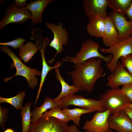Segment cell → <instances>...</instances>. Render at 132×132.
<instances>
[{
    "mask_svg": "<svg viewBox=\"0 0 132 132\" xmlns=\"http://www.w3.org/2000/svg\"><path fill=\"white\" fill-rule=\"evenodd\" d=\"M107 78L106 86L111 88H118L121 86L132 84V75L119 61L113 72L109 75Z\"/></svg>",
    "mask_w": 132,
    "mask_h": 132,
    "instance_id": "obj_10",
    "label": "cell"
},
{
    "mask_svg": "<svg viewBox=\"0 0 132 132\" xmlns=\"http://www.w3.org/2000/svg\"><path fill=\"white\" fill-rule=\"evenodd\" d=\"M105 30L102 38L105 45L108 47L120 41L119 33L111 18L109 16L105 19Z\"/></svg>",
    "mask_w": 132,
    "mask_h": 132,
    "instance_id": "obj_15",
    "label": "cell"
},
{
    "mask_svg": "<svg viewBox=\"0 0 132 132\" xmlns=\"http://www.w3.org/2000/svg\"><path fill=\"white\" fill-rule=\"evenodd\" d=\"M45 25L47 28L52 31L54 35L53 39L48 45L55 49L56 51L53 59L47 61L48 63L51 64L53 63L57 54L63 52L64 51L63 45H66L68 43V33L66 28L63 27V24L62 22H60L58 25L52 23L46 22Z\"/></svg>",
    "mask_w": 132,
    "mask_h": 132,
    "instance_id": "obj_7",
    "label": "cell"
},
{
    "mask_svg": "<svg viewBox=\"0 0 132 132\" xmlns=\"http://www.w3.org/2000/svg\"><path fill=\"white\" fill-rule=\"evenodd\" d=\"M62 110L63 112L71 118L76 125L78 126H80V118L82 114L95 111L94 110L82 108L71 109L65 108Z\"/></svg>",
    "mask_w": 132,
    "mask_h": 132,
    "instance_id": "obj_23",
    "label": "cell"
},
{
    "mask_svg": "<svg viewBox=\"0 0 132 132\" xmlns=\"http://www.w3.org/2000/svg\"><path fill=\"white\" fill-rule=\"evenodd\" d=\"M107 132H113L112 129L109 128Z\"/></svg>",
    "mask_w": 132,
    "mask_h": 132,
    "instance_id": "obj_38",
    "label": "cell"
},
{
    "mask_svg": "<svg viewBox=\"0 0 132 132\" xmlns=\"http://www.w3.org/2000/svg\"><path fill=\"white\" fill-rule=\"evenodd\" d=\"M25 96V91L19 92L15 96L10 98H6L0 97V103H9L16 110H21L22 107L23 100Z\"/></svg>",
    "mask_w": 132,
    "mask_h": 132,
    "instance_id": "obj_25",
    "label": "cell"
},
{
    "mask_svg": "<svg viewBox=\"0 0 132 132\" xmlns=\"http://www.w3.org/2000/svg\"><path fill=\"white\" fill-rule=\"evenodd\" d=\"M4 132H14V131L11 128H7Z\"/></svg>",
    "mask_w": 132,
    "mask_h": 132,
    "instance_id": "obj_36",
    "label": "cell"
},
{
    "mask_svg": "<svg viewBox=\"0 0 132 132\" xmlns=\"http://www.w3.org/2000/svg\"><path fill=\"white\" fill-rule=\"evenodd\" d=\"M119 36L120 41L132 36V21H128L125 15L112 11L110 13Z\"/></svg>",
    "mask_w": 132,
    "mask_h": 132,
    "instance_id": "obj_13",
    "label": "cell"
},
{
    "mask_svg": "<svg viewBox=\"0 0 132 132\" xmlns=\"http://www.w3.org/2000/svg\"><path fill=\"white\" fill-rule=\"evenodd\" d=\"M100 47L99 43L91 39H88L82 43L80 51L75 56H66L63 58L62 61L64 62H72L76 65L90 58H98L103 60L106 63H110L112 59V55L110 54L105 56L101 55L99 51Z\"/></svg>",
    "mask_w": 132,
    "mask_h": 132,
    "instance_id": "obj_2",
    "label": "cell"
},
{
    "mask_svg": "<svg viewBox=\"0 0 132 132\" xmlns=\"http://www.w3.org/2000/svg\"><path fill=\"white\" fill-rule=\"evenodd\" d=\"M128 107L132 108V103H130L127 104L125 107Z\"/></svg>",
    "mask_w": 132,
    "mask_h": 132,
    "instance_id": "obj_37",
    "label": "cell"
},
{
    "mask_svg": "<svg viewBox=\"0 0 132 132\" xmlns=\"http://www.w3.org/2000/svg\"><path fill=\"white\" fill-rule=\"evenodd\" d=\"M58 66L55 69L56 78L58 80L61 86V91L59 95L53 99L54 102H57L61 99L70 94H74L79 91V90L74 85H69L64 80L60 74Z\"/></svg>",
    "mask_w": 132,
    "mask_h": 132,
    "instance_id": "obj_19",
    "label": "cell"
},
{
    "mask_svg": "<svg viewBox=\"0 0 132 132\" xmlns=\"http://www.w3.org/2000/svg\"><path fill=\"white\" fill-rule=\"evenodd\" d=\"M109 128L117 132H132V120L124 110L110 115Z\"/></svg>",
    "mask_w": 132,
    "mask_h": 132,
    "instance_id": "obj_12",
    "label": "cell"
},
{
    "mask_svg": "<svg viewBox=\"0 0 132 132\" xmlns=\"http://www.w3.org/2000/svg\"><path fill=\"white\" fill-rule=\"evenodd\" d=\"M1 46L2 51L8 54L13 60V62L11 65V68H13L15 67L16 70L20 69L26 66L16 56L15 54L11 51L9 47L5 45H2Z\"/></svg>",
    "mask_w": 132,
    "mask_h": 132,
    "instance_id": "obj_27",
    "label": "cell"
},
{
    "mask_svg": "<svg viewBox=\"0 0 132 132\" xmlns=\"http://www.w3.org/2000/svg\"><path fill=\"white\" fill-rule=\"evenodd\" d=\"M26 41L22 38L17 37L15 39L8 42L0 43L2 45L9 46H11L14 49L16 50L19 48Z\"/></svg>",
    "mask_w": 132,
    "mask_h": 132,
    "instance_id": "obj_29",
    "label": "cell"
},
{
    "mask_svg": "<svg viewBox=\"0 0 132 132\" xmlns=\"http://www.w3.org/2000/svg\"><path fill=\"white\" fill-rule=\"evenodd\" d=\"M123 66L132 75V54H130L120 58Z\"/></svg>",
    "mask_w": 132,
    "mask_h": 132,
    "instance_id": "obj_28",
    "label": "cell"
},
{
    "mask_svg": "<svg viewBox=\"0 0 132 132\" xmlns=\"http://www.w3.org/2000/svg\"><path fill=\"white\" fill-rule=\"evenodd\" d=\"M88 132H91V131H88Z\"/></svg>",
    "mask_w": 132,
    "mask_h": 132,
    "instance_id": "obj_39",
    "label": "cell"
},
{
    "mask_svg": "<svg viewBox=\"0 0 132 132\" xmlns=\"http://www.w3.org/2000/svg\"><path fill=\"white\" fill-rule=\"evenodd\" d=\"M102 61L100 59L94 58L74 65V69L67 72L71 76L73 85L79 91L91 93L94 89L97 80L105 76L101 66Z\"/></svg>",
    "mask_w": 132,
    "mask_h": 132,
    "instance_id": "obj_1",
    "label": "cell"
},
{
    "mask_svg": "<svg viewBox=\"0 0 132 132\" xmlns=\"http://www.w3.org/2000/svg\"><path fill=\"white\" fill-rule=\"evenodd\" d=\"M42 117L54 118L67 123L72 120L71 118L63 112L61 109L58 106L44 112L42 114Z\"/></svg>",
    "mask_w": 132,
    "mask_h": 132,
    "instance_id": "obj_26",
    "label": "cell"
},
{
    "mask_svg": "<svg viewBox=\"0 0 132 132\" xmlns=\"http://www.w3.org/2000/svg\"><path fill=\"white\" fill-rule=\"evenodd\" d=\"M110 115V110L96 112L90 120L85 122L83 129L93 132H107L109 129L108 119Z\"/></svg>",
    "mask_w": 132,
    "mask_h": 132,
    "instance_id": "obj_11",
    "label": "cell"
},
{
    "mask_svg": "<svg viewBox=\"0 0 132 132\" xmlns=\"http://www.w3.org/2000/svg\"><path fill=\"white\" fill-rule=\"evenodd\" d=\"M43 41L44 43L43 47L40 50L41 54L42 63L41 80L37 95L34 103L35 105L37 101L39 98L43 85L47 74L50 70L55 68L58 66H60L62 64L59 61H57L55 64L53 66H49L47 64L45 57L44 50L46 46L48 45L49 41L48 38H45L44 39Z\"/></svg>",
    "mask_w": 132,
    "mask_h": 132,
    "instance_id": "obj_17",
    "label": "cell"
},
{
    "mask_svg": "<svg viewBox=\"0 0 132 132\" xmlns=\"http://www.w3.org/2000/svg\"><path fill=\"white\" fill-rule=\"evenodd\" d=\"M125 14H126L129 19L132 21V2L130 6L125 11Z\"/></svg>",
    "mask_w": 132,
    "mask_h": 132,
    "instance_id": "obj_34",
    "label": "cell"
},
{
    "mask_svg": "<svg viewBox=\"0 0 132 132\" xmlns=\"http://www.w3.org/2000/svg\"><path fill=\"white\" fill-rule=\"evenodd\" d=\"M41 74V72L37 69L32 68L26 66L20 69L16 70L14 76L9 78H5L3 81L7 82L15 76H20L26 78L29 87L33 89L38 84V79L36 76H40Z\"/></svg>",
    "mask_w": 132,
    "mask_h": 132,
    "instance_id": "obj_16",
    "label": "cell"
},
{
    "mask_svg": "<svg viewBox=\"0 0 132 132\" xmlns=\"http://www.w3.org/2000/svg\"><path fill=\"white\" fill-rule=\"evenodd\" d=\"M26 0H15V3L19 7H26L28 4L26 2Z\"/></svg>",
    "mask_w": 132,
    "mask_h": 132,
    "instance_id": "obj_33",
    "label": "cell"
},
{
    "mask_svg": "<svg viewBox=\"0 0 132 132\" xmlns=\"http://www.w3.org/2000/svg\"><path fill=\"white\" fill-rule=\"evenodd\" d=\"M54 0H36L31 1L26 8L31 13V19L33 25L42 22V14L45 8Z\"/></svg>",
    "mask_w": 132,
    "mask_h": 132,
    "instance_id": "obj_14",
    "label": "cell"
},
{
    "mask_svg": "<svg viewBox=\"0 0 132 132\" xmlns=\"http://www.w3.org/2000/svg\"><path fill=\"white\" fill-rule=\"evenodd\" d=\"M82 2L83 9L89 21L98 17L105 19L108 16V0H83Z\"/></svg>",
    "mask_w": 132,
    "mask_h": 132,
    "instance_id": "obj_9",
    "label": "cell"
},
{
    "mask_svg": "<svg viewBox=\"0 0 132 132\" xmlns=\"http://www.w3.org/2000/svg\"><path fill=\"white\" fill-rule=\"evenodd\" d=\"M66 132H80V131L76 125H72L67 126ZM85 132H88V131H86Z\"/></svg>",
    "mask_w": 132,
    "mask_h": 132,
    "instance_id": "obj_32",
    "label": "cell"
},
{
    "mask_svg": "<svg viewBox=\"0 0 132 132\" xmlns=\"http://www.w3.org/2000/svg\"><path fill=\"white\" fill-rule=\"evenodd\" d=\"M105 18L98 17L89 21L86 29L88 33L91 36L98 38H102L105 30Z\"/></svg>",
    "mask_w": 132,
    "mask_h": 132,
    "instance_id": "obj_18",
    "label": "cell"
},
{
    "mask_svg": "<svg viewBox=\"0 0 132 132\" xmlns=\"http://www.w3.org/2000/svg\"><path fill=\"white\" fill-rule=\"evenodd\" d=\"M121 89L123 93L132 103V84L123 86Z\"/></svg>",
    "mask_w": 132,
    "mask_h": 132,
    "instance_id": "obj_31",
    "label": "cell"
},
{
    "mask_svg": "<svg viewBox=\"0 0 132 132\" xmlns=\"http://www.w3.org/2000/svg\"><path fill=\"white\" fill-rule=\"evenodd\" d=\"M124 110L132 120V108L128 107H125Z\"/></svg>",
    "mask_w": 132,
    "mask_h": 132,
    "instance_id": "obj_35",
    "label": "cell"
},
{
    "mask_svg": "<svg viewBox=\"0 0 132 132\" xmlns=\"http://www.w3.org/2000/svg\"><path fill=\"white\" fill-rule=\"evenodd\" d=\"M32 103L30 102L26 103L21 109L20 114L22 119V132H28L31 123L32 112L30 110Z\"/></svg>",
    "mask_w": 132,
    "mask_h": 132,
    "instance_id": "obj_22",
    "label": "cell"
},
{
    "mask_svg": "<svg viewBox=\"0 0 132 132\" xmlns=\"http://www.w3.org/2000/svg\"><path fill=\"white\" fill-rule=\"evenodd\" d=\"M57 103L58 106L61 109L73 105L95 111L102 112L106 111L100 100L87 98L81 95L70 94L61 99Z\"/></svg>",
    "mask_w": 132,
    "mask_h": 132,
    "instance_id": "obj_4",
    "label": "cell"
},
{
    "mask_svg": "<svg viewBox=\"0 0 132 132\" xmlns=\"http://www.w3.org/2000/svg\"><path fill=\"white\" fill-rule=\"evenodd\" d=\"M99 50L104 53L111 54L112 55L111 61L106 64L107 67L112 73L121 57L132 54V36L108 48L100 47Z\"/></svg>",
    "mask_w": 132,
    "mask_h": 132,
    "instance_id": "obj_5",
    "label": "cell"
},
{
    "mask_svg": "<svg viewBox=\"0 0 132 132\" xmlns=\"http://www.w3.org/2000/svg\"><path fill=\"white\" fill-rule=\"evenodd\" d=\"M31 13L26 7H19L13 3L6 9L0 23V30L10 23H22L31 19Z\"/></svg>",
    "mask_w": 132,
    "mask_h": 132,
    "instance_id": "obj_6",
    "label": "cell"
},
{
    "mask_svg": "<svg viewBox=\"0 0 132 132\" xmlns=\"http://www.w3.org/2000/svg\"><path fill=\"white\" fill-rule=\"evenodd\" d=\"M67 123L54 118L41 117L31 123L28 132H66Z\"/></svg>",
    "mask_w": 132,
    "mask_h": 132,
    "instance_id": "obj_8",
    "label": "cell"
},
{
    "mask_svg": "<svg viewBox=\"0 0 132 132\" xmlns=\"http://www.w3.org/2000/svg\"><path fill=\"white\" fill-rule=\"evenodd\" d=\"M58 106L57 102H54L53 99L49 97H46L43 104L40 107H35L32 112L31 123L36 121L39 118L42 117V114L49 109H51Z\"/></svg>",
    "mask_w": 132,
    "mask_h": 132,
    "instance_id": "obj_20",
    "label": "cell"
},
{
    "mask_svg": "<svg viewBox=\"0 0 132 132\" xmlns=\"http://www.w3.org/2000/svg\"><path fill=\"white\" fill-rule=\"evenodd\" d=\"M18 55L20 59L26 63L32 58L39 50L32 42H28L26 44H23L19 48Z\"/></svg>",
    "mask_w": 132,
    "mask_h": 132,
    "instance_id": "obj_21",
    "label": "cell"
},
{
    "mask_svg": "<svg viewBox=\"0 0 132 132\" xmlns=\"http://www.w3.org/2000/svg\"><path fill=\"white\" fill-rule=\"evenodd\" d=\"M9 110L0 105V126L3 129L5 128V123L8 118Z\"/></svg>",
    "mask_w": 132,
    "mask_h": 132,
    "instance_id": "obj_30",
    "label": "cell"
},
{
    "mask_svg": "<svg viewBox=\"0 0 132 132\" xmlns=\"http://www.w3.org/2000/svg\"><path fill=\"white\" fill-rule=\"evenodd\" d=\"M108 7L113 11L124 15L126 10L130 6L132 0H108Z\"/></svg>",
    "mask_w": 132,
    "mask_h": 132,
    "instance_id": "obj_24",
    "label": "cell"
},
{
    "mask_svg": "<svg viewBox=\"0 0 132 132\" xmlns=\"http://www.w3.org/2000/svg\"><path fill=\"white\" fill-rule=\"evenodd\" d=\"M99 100L105 110H110V115L123 110L131 103L121 89L119 88L107 90L100 95Z\"/></svg>",
    "mask_w": 132,
    "mask_h": 132,
    "instance_id": "obj_3",
    "label": "cell"
}]
</instances>
